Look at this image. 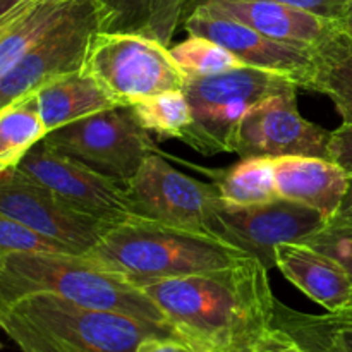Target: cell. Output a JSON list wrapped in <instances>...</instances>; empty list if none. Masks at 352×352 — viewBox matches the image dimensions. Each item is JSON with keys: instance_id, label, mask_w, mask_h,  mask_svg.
<instances>
[{"instance_id": "obj_1", "label": "cell", "mask_w": 352, "mask_h": 352, "mask_svg": "<svg viewBox=\"0 0 352 352\" xmlns=\"http://www.w3.org/2000/svg\"><path fill=\"white\" fill-rule=\"evenodd\" d=\"M167 322L205 351L256 342L270 327L277 298L258 258L205 274L144 285Z\"/></svg>"}, {"instance_id": "obj_2", "label": "cell", "mask_w": 352, "mask_h": 352, "mask_svg": "<svg viewBox=\"0 0 352 352\" xmlns=\"http://www.w3.org/2000/svg\"><path fill=\"white\" fill-rule=\"evenodd\" d=\"M0 329L21 352H134L148 337H182L172 325L86 308L50 292L0 308Z\"/></svg>"}, {"instance_id": "obj_3", "label": "cell", "mask_w": 352, "mask_h": 352, "mask_svg": "<svg viewBox=\"0 0 352 352\" xmlns=\"http://www.w3.org/2000/svg\"><path fill=\"white\" fill-rule=\"evenodd\" d=\"M88 256L143 289L164 278L220 270L250 254L215 234L131 217L110 227Z\"/></svg>"}, {"instance_id": "obj_4", "label": "cell", "mask_w": 352, "mask_h": 352, "mask_svg": "<svg viewBox=\"0 0 352 352\" xmlns=\"http://www.w3.org/2000/svg\"><path fill=\"white\" fill-rule=\"evenodd\" d=\"M0 275V308L23 296L50 292L86 308L113 311L144 322L170 325L153 299L88 254H6Z\"/></svg>"}, {"instance_id": "obj_5", "label": "cell", "mask_w": 352, "mask_h": 352, "mask_svg": "<svg viewBox=\"0 0 352 352\" xmlns=\"http://www.w3.org/2000/svg\"><path fill=\"white\" fill-rule=\"evenodd\" d=\"M294 86L285 76L241 65L215 76L186 79L182 88L192 120L181 141L205 157L234 153L237 127L261 98Z\"/></svg>"}, {"instance_id": "obj_6", "label": "cell", "mask_w": 352, "mask_h": 352, "mask_svg": "<svg viewBox=\"0 0 352 352\" xmlns=\"http://www.w3.org/2000/svg\"><path fill=\"white\" fill-rule=\"evenodd\" d=\"M43 141L124 184L138 174L151 153H160L133 105H116L82 117L50 131Z\"/></svg>"}, {"instance_id": "obj_7", "label": "cell", "mask_w": 352, "mask_h": 352, "mask_svg": "<svg viewBox=\"0 0 352 352\" xmlns=\"http://www.w3.org/2000/svg\"><path fill=\"white\" fill-rule=\"evenodd\" d=\"M168 48L140 34L98 31L89 47L85 71L120 105L165 91H182L186 76Z\"/></svg>"}, {"instance_id": "obj_8", "label": "cell", "mask_w": 352, "mask_h": 352, "mask_svg": "<svg viewBox=\"0 0 352 352\" xmlns=\"http://www.w3.org/2000/svg\"><path fill=\"white\" fill-rule=\"evenodd\" d=\"M133 217L165 226L212 234L222 205L219 188L172 167L162 153H151L138 174L126 182Z\"/></svg>"}, {"instance_id": "obj_9", "label": "cell", "mask_w": 352, "mask_h": 352, "mask_svg": "<svg viewBox=\"0 0 352 352\" xmlns=\"http://www.w3.org/2000/svg\"><path fill=\"white\" fill-rule=\"evenodd\" d=\"M98 31H102L100 0H78L74 9L0 78V110L60 76L85 69Z\"/></svg>"}, {"instance_id": "obj_10", "label": "cell", "mask_w": 352, "mask_h": 352, "mask_svg": "<svg viewBox=\"0 0 352 352\" xmlns=\"http://www.w3.org/2000/svg\"><path fill=\"white\" fill-rule=\"evenodd\" d=\"M16 167L78 212L110 223L133 217L124 182L54 150L43 140L26 151Z\"/></svg>"}, {"instance_id": "obj_11", "label": "cell", "mask_w": 352, "mask_h": 352, "mask_svg": "<svg viewBox=\"0 0 352 352\" xmlns=\"http://www.w3.org/2000/svg\"><path fill=\"white\" fill-rule=\"evenodd\" d=\"M0 212L76 254L91 253L107 230L116 226L71 208L16 165L0 175Z\"/></svg>"}, {"instance_id": "obj_12", "label": "cell", "mask_w": 352, "mask_h": 352, "mask_svg": "<svg viewBox=\"0 0 352 352\" xmlns=\"http://www.w3.org/2000/svg\"><path fill=\"white\" fill-rule=\"evenodd\" d=\"M325 226L327 219L316 210L277 198L251 206L222 203L213 219L212 234L272 268L278 244L305 243Z\"/></svg>"}, {"instance_id": "obj_13", "label": "cell", "mask_w": 352, "mask_h": 352, "mask_svg": "<svg viewBox=\"0 0 352 352\" xmlns=\"http://www.w3.org/2000/svg\"><path fill=\"white\" fill-rule=\"evenodd\" d=\"M296 89V85L289 86L248 110L237 127L234 153L241 158H329L330 133L299 113Z\"/></svg>"}, {"instance_id": "obj_14", "label": "cell", "mask_w": 352, "mask_h": 352, "mask_svg": "<svg viewBox=\"0 0 352 352\" xmlns=\"http://www.w3.org/2000/svg\"><path fill=\"white\" fill-rule=\"evenodd\" d=\"M184 30L188 34H198L222 45L244 65L285 76L298 88L305 85L311 58V47L308 45L278 41L239 21L213 16L199 7H195L186 17Z\"/></svg>"}, {"instance_id": "obj_15", "label": "cell", "mask_w": 352, "mask_h": 352, "mask_svg": "<svg viewBox=\"0 0 352 352\" xmlns=\"http://www.w3.org/2000/svg\"><path fill=\"white\" fill-rule=\"evenodd\" d=\"M196 7L239 21L265 36L296 45H315L339 23L275 0H198Z\"/></svg>"}, {"instance_id": "obj_16", "label": "cell", "mask_w": 352, "mask_h": 352, "mask_svg": "<svg viewBox=\"0 0 352 352\" xmlns=\"http://www.w3.org/2000/svg\"><path fill=\"white\" fill-rule=\"evenodd\" d=\"M275 267L327 313H342L352 308L349 274L339 261L316 248L306 243L278 244Z\"/></svg>"}, {"instance_id": "obj_17", "label": "cell", "mask_w": 352, "mask_h": 352, "mask_svg": "<svg viewBox=\"0 0 352 352\" xmlns=\"http://www.w3.org/2000/svg\"><path fill=\"white\" fill-rule=\"evenodd\" d=\"M274 172L278 198L309 206L327 222L337 215L349 188V175L329 158H274Z\"/></svg>"}, {"instance_id": "obj_18", "label": "cell", "mask_w": 352, "mask_h": 352, "mask_svg": "<svg viewBox=\"0 0 352 352\" xmlns=\"http://www.w3.org/2000/svg\"><path fill=\"white\" fill-rule=\"evenodd\" d=\"M103 33H129L170 47L196 0H100Z\"/></svg>"}, {"instance_id": "obj_19", "label": "cell", "mask_w": 352, "mask_h": 352, "mask_svg": "<svg viewBox=\"0 0 352 352\" xmlns=\"http://www.w3.org/2000/svg\"><path fill=\"white\" fill-rule=\"evenodd\" d=\"M34 98L47 134L100 110L120 105L85 69L47 82L34 91Z\"/></svg>"}, {"instance_id": "obj_20", "label": "cell", "mask_w": 352, "mask_h": 352, "mask_svg": "<svg viewBox=\"0 0 352 352\" xmlns=\"http://www.w3.org/2000/svg\"><path fill=\"white\" fill-rule=\"evenodd\" d=\"M302 88L329 96L342 122L352 124V36L340 24L311 45Z\"/></svg>"}, {"instance_id": "obj_21", "label": "cell", "mask_w": 352, "mask_h": 352, "mask_svg": "<svg viewBox=\"0 0 352 352\" xmlns=\"http://www.w3.org/2000/svg\"><path fill=\"white\" fill-rule=\"evenodd\" d=\"M78 0H38L0 33V78L7 74L38 41L47 36Z\"/></svg>"}, {"instance_id": "obj_22", "label": "cell", "mask_w": 352, "mask_h": 352, "mask_svg": "<svg viewBox=\"0 0 352 352\" xmlns=\"http://www.w3.org/2000/svg\"><path fill=\"white\" fill-rule=\"evenodd\" d=\"M220 198L226 205L251 206L263 205L278 198L275 186L274 158H241L226 170L213 172Z\"/></svg>"}, {"instance_id": "obj_23", "label": "cell", "mask_w": 352, "mask_h": 352, "mask_svg": "<svg viewBox=\"0 0 352 352\" xmlns=\"http://www.w3.org/2000/svg\"><path fill=\"white\" fill-rule=\"evenodd\" d=\"M47 136L34 93L0 110V162L16 165L26 151Z\"/></svg>"}, {"instance_id": "obj_24", "label": "cell", "mask_w": 352, "mask_h": 352, "mask_svg": "<svg viewBox=\"0 0 352 352\" xmlns=\"http://www.w3.org/2000/svg\"><path fill=\"white\" fill-rule=\"evenodd\" d=\"M272 325L309 352H352V327H330L316 315L299 313L277 299Z\"/></svg>"}, {"instance_id": "obj_25", "label": "cell", "mask_w": 352, "mask_h": 352, "mask_svg": "<svg viewBox=\"0 0 352 352\" xmlns=\"http://www.w3.org/2000/svg\"><path fill=\"white\" fill-rule=\"evenodd\" d=\"M141 126L160 140H181L191 124V107L184 91H165L131 103Z\"/></svg>"}, {"instance_id": "obj_26", "label": "cell", "mask_w": 352, "mask_h": 352, "mask_svg": "<svg viewBox=\"0 0 352 352\" xmlns=\"http://www.w3.org/2000/svg\"><path fill=\"white\" fill-rule=\"evenodd\" d=\"M168 52L186 79L222 74L244 65L222 45L198 34H189L184 41L168 48Z\"/></svg>"}, {"instance_id": "obj_27", "label": "cell", "mask_w": 352, "mask_h": 352, "mask_svg": "<svg viewBox=\"0 0 352 352\" xmlns=\"http://www.w3.org/2000/svg\"><path fill=\"white\" fill-rule=\"evenodd\" d=\"M305 243L339 261L352 280V227L325 226L315 236L308 237ZM316 316L325 325L352 327V308L342 313H325Z\"/></svg>"}, {"instance_id": "obj_28", "label": "cell", "mask_w": 352, "mask_h": 352, "mask_svg": "<svg viewBox=\"0 0 352 352\" xmlns=\"http://www.w3.org/2000/svg\"><path fill=\"white\" fill-rule=\"evenodd\" d=\"M12 253H72L67 246L41 236L19 220L0 212V254Z\"/></svg>"}, {"instance_id": "obj_29", "label": "cell", "mask_w": 352, "mask_h": 352, "mask_svg": "<svg viewBox=\"0 0 352 352\" xmlns=\"http://www.w3.org/2000/svg\"><path fill=\"white\" fill-rule=\"evenodd\" d=\"M329 160L352 177V124H344L330 133Z\"/></svg>"}, {"instance_id": "obj_30", "label": "cell", "mask_w": 352, "mask_h": 352, "mask_svg": "<svg viewBox=\"0 0 352 352\" xmlns=\"http://www.w3.org/2000/svg\"><path fill=\"white\" fill-rule=\"evenodd\" d=\"M275 2L306 10V12L315 14L323 19L340 23L352 0H275Z\"/></svg>"}, {"instance_id": "obj_31", "label": "cell", "mask_w": 352, "mask_h": 352, "mask_svg": "<svg viewBox=\"0 0 352 352\" xmlns=\"http://www.w3.org/2000/svg\"><path fill=\"white\" fill-rule=\"evenodd\" d=\"M256 352H309L305 347L299 346L298 342L291 339L284 330L277 329L275 325L268 327L254 344Z\"/></svg>"}, {"instance_id": "obj_32", "label": "cell", "mask_w": 352, "mask_h": 352, "mask_svg": "<svg viewBox=\"0 0 352 352\" xmlns=\"http://www.w3.org/2000/svg\"><path fill=\"white\" fill-rule=\"evenodd\" d=\"M134 352H206L184 337L153 336L144 339Z\"/></svg>"}, {"instance_id": "obj_33", "label": "cell", "mask_w": 352, "mask_h": 352, "mask_svg": "<svg viewBox=\"0 0 352 352\" xmlns=\"http://www.w3.org/2000/svg\"><path fill=\"white\" fill-rule=\"evenodd\" d=\"M33 3V0H0V33L19 19Z\"/></svg>"}, {"instance_id": "obj_34", "label": "cell", "mask_w": 352, "mask_h": 352, "mask_svg": "<svg viewBox=\"0 0 352 352\" xmlns=\"http://www.w3.org/2000/svg\"><path fill=\"white\" fill-rule=\"evenodd\" d=\"M327 226L352 227V177H349V188H347L346 198H344L339 212H337V215L332 220L327 222Z\"/></svg>"}, {"instance_id": "obj_35", "label": "cell", "mask_w": 352, "mask_h": 352, "mask_svg": "<svg viewBox=\"0 0 352 352\" xmlns=\"http://www.w3.org/2000/svg\"><path fill=\"white\" fill-rule=\"evenodd\" d=\"M254 344H241V346H230V347H220V349H210L206 352H256L254 349Z\"/></svg>"}, {"instance_id": "obj_36", "label": "cell", "mask_w": 352, "mask_h": 352, "mask_svg": "<svg viewBox=\"0 0 352 352\" xmlns=\"http://www.w3.org/2000/svg\"><path fill=\"white\" fill-rule=\"evenodd\" d=\"M339 24L344 31H347V33L352 36V2L349 3V7H347L346 14H344V17L340 19Z\"/></svg>"}, {"instance_id": "obj_37", "label": "cell", "mask_w": 352, "mask_h": 352, "mask_svg": "<svg viewBox=\"0 0 352 352\" xmlns=\"http://www.w3.org/2000/svg\"><path fill=\"white\" fill-rule=\"evenodd\" d=\"M9 167H12V165H7V164H3V162H0V175H2Z\"/></svg>"}, {"instance_id": "obj_38", "label": "cell", "mask_w": 352, "mask_h": 352, "mask_svg": "<svg viewBox=\"0 0 352 352\" xmlns=\"http://www.w3.org/2000/svg\"><path fill=\"white\" fill-rule=\"evenodd\" d=\"M3 268H6V258H3L2 254H0V275H2Z\"/></svg>"}, {"instance_id": "obj_39", "label": "cell", "mask_w": 352, "mask_h": 352, "mask_svg": "<svg viewBox=\"0 0 352 352\" xmlns=\"http://www.w3.org/2000/svg\"><path fill=\"white\" fill-rule=\"evenodd\" d=\"M33 2H38V0H33Z\"/></svg>"}, {"instance_id": "obj_40", "label": "cell", "mask_w": 352, "mask_h": 352, "mask_svg": "<svg viewBox=\"0 0 352 352\" xmlns=\"http://www.w3.org/2000/svg\"><path fill=\"white\" fill-rule=\"evenodd\" d=\"M196 3H198V0H196ZM195 7H196V6H195Z\"/></svg>"}]
</instances>
